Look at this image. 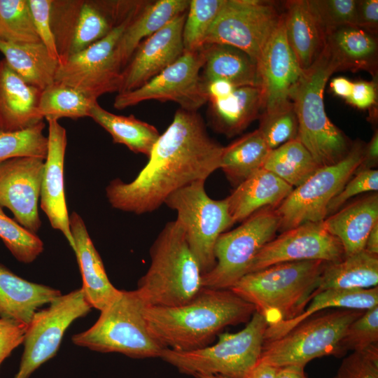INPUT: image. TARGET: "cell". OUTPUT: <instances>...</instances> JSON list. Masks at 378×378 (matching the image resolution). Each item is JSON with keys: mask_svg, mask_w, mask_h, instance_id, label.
<instances>
[{"mask_svg": "<svg viewBox=\"0 0 378 378\" xmlns=\"http://www.w3.org/2000/svg\"><path fill=\"white\" fill-rule=\"evenodd\" d=\"M222 149L209 135L197 111L180 108L136 177L129 183L115 178L106 186L108 201L122 211L152 212L174 191L194 181H206L220 169Z\"/></svg>", "mask_w": 378, "mask_h": 378, "instance_id": "6da1fadb", "label": "cell"}, {"mask_svg": "<svg viewBox=\"0 0 378 378\" xmlns=\"http://www.w3.org/2000/svg\"><path fill=\"white\" fill-rule=\"evenodd\" d=\"M254 306L230 289L203 288L178 307H145L144 317L153 337L164 347L188 351L206 346L225 327L247 323Z\"/></svg>", "mask_w": 378, "mask_h": 378, "instance_id": "7a4b0ae2", "label": "cell"}, {"mask_svg": "<svg viewBox=\"0 0 378 378\" xmlns=\"http://www.w3.org/2000/svg\"><path fill=\"white\" fill-rule=\"evenodd\" d=\"M326 262L302 260L273 265L245 274L230 289L252 304L268 326H274L303 312Z\"/></svg>", "mask_w": 378, "mask_h": 378, "instance_id": "3957f363", "label": "cell"}, {"mask_svg": "<svg viewBox=\"0 0 378 378\" xmlns=\"http://www.w3.org/2000/svg\"><path fill=\"white\" fill-rule=\"evenodd\" d=\"M150 255V266L136 289L146 307L181 306L203 288V274L176 219L166 223Z\"/></svg>", "mask_w": 378, "mask_h": 378, "instance_id": "277c9868", "label": "cell"}, {"mask_svg": "<svg viewBox=\"0 0 378 378\" xmlns=\"http://www.w3.org/2000/svg\"><path fill=\"white\" fill-rule=\"evenodd\" d=\"M335 71V66L323 50L315 63L303 71L290 94L298 121L297 138L320 167L342 160L353 145L330 120L325 111L324 89Z\"/></svg>", "mask_w": 378, "mask_h": 378, "instance_id": "5b68a950", "label": "cell"}, {"mask_svg": "<svg viewBox=\"0 0 378 378\" xmlns=\"http://www.w3.org/2000/svg\"><path fill=\"white\" fill-rule=\"evenodd\" d=\"M146 305L137 291L120 290L88 330L72 336L73 343L102 353L133 358H160L164 349L150 334L144 314Z\"/></svg>", "mask_w": 378, "mask_h": 378, "instance_id": "8992f818", "label": "cell"}, {"mask_svg": "<svg viewBox=\"0 0 378 378\" xmlns=\"http://www.w3.org/2000/svg\"><path fill=\"white\" fill-rule=\"evenodd\" d=\"M267 327L264 317L255 312L241 330L220 333L215 344L188 351L164 348L160 358L194 377L214 374L244 378L260 358Z\"/></svg>", "mask_w": 378, "mask_h": 378, "instance_id": "52a82bcc", "label": "cell"}, {"mask_svg": "<svg viewBox=\"0 0 378 378\" xmlns=\"http://www.w3.org/2000/svg\"><path fill=\"white\" fill-rule=\"evenodd\" d=\"M143 1L52 0L50 23L59 64L108 35Z\"/></svg>", "mask_w": 378, "mask_h": 378, "instance_id": "ba28073f", "label": "cell"}, {"mask_svg": "<svg viewBox=\"0 0 378 378\" xmlns=\"http://www.w3.org/2000/svg\"><path fill=\"white\" fill-rule=\"evenodd\" d=\"M315 314L283 336L265 342L259 362L276 368L304 367L326 356L342 357L341 341L348 326L363 310L340 309Z\"/></svg>", "mask_w": 378, "mask_h": 378, "instance_id": "9c48e42d", "label": "cell"}, {"mask_svg": "<svg viewBox=\"0 0 378 378\" xmlns=\"http://www.w3.org/2000/svg\"><path fill=\"white\" fill-rule=\"evenodd\" d=\"M204 183L199 180L179 188L164 203L177 213L176 220L203 274L215 265L214 247L218 237L234 224L226 199L210 198Z\"/></svg>", "mask_w": 378, "mask_h": 378, "instance_id": "30bf717a", "label": "cell"}, {"mask_svg": "<svg viewBox=\"0 0 378 378\" xmlns=\"http://www.w3.org/2000/svg\"><path fill=\"white\" fill-rule=\"evenodd\" d=\"M279 219L274 208L253 213L237 228L222 233L214 247L216 263L202 274L203 288L230 289L247 274L260 250L275 237Z\"/></svg>", "mask_w": 378, "mask_h": 378, "instance_id": "8fae6325", "label": "cell"}, {"mask_svg": "<svg viewBox=\"0 0 378 378\" xmlns=\"http://www.w3.org/2000/svg\"><path fill=\"white\" fill-rule=\"evenodd\" d=\"M364 144L353 143L340 162L320 167L274 208L279 219L278 231L284 232L307 223H320L327 217L332 199L342 190L360 164Z\"/></svg>", "mask_w": 378, "mask_h": 378, "instance_id": "7c38bea8", "label": "cell"}, {"mask_svg": "<svg viewBox=\"0 0 378 378\" xmlns=\"http://www.w3.org/2000/svg\"><path fill=\"white\" fill-rule=\"evenodd\" d=\"M283 14L272 1L224 0L203 45L235 47L256 63Z\"/></svg>", "mask_w": 378, "mask_h": 378, "instance_id": "4fadbf2b", "label": "cell"}, {"mask_svg": "<svg viewBox=\"0 0 378 378\" xmlns=\"http://www.w3.org/2000/svg\"><path fill=\"white\" fill-rule=\"evenodd\" d=\"M144 3L105 37L60 64L55 81L71 86L96 100L106 93H118L122 66L118 44L126 27Z\"/></svg>", "mask_w": 378, "mask_h": 378, "instance_id": "5bb4252c", "label": "cell"}, {"mask_svg": "<svg viewBox=\"0 0 378 378\" xmlns=\"http://www.w3.org/2000/svg\"><path fill=\"white\" fill-rule=\"evenodd\" d=\"M36 311L27 326L24 350L18 372L13 378H29L58 351L66 329L76 319L86 316L92 307L81 288L61 295Z\"/></svg>", "mask_w": 378, "mask_h": 378, "instance_id": "9a60e30c", "label": "cell"}, {"mask_svg": "<svg viewBox=\"0 0 378 378\" xmlns=\"http://www.w3.org/2000/svg\"><path fill=\"white\" fill-rule=\"evenodd\" d=\"M204 62L202 47L184 51L174 63L135 90L118 93L113 106L122 110L146 100L172 101L180 108L197 111L208 102L200 70Z\"/></svg>", "mask_w": 378, "mask_h": 378, "instance_id": "2e32d148", "label": "cell"}, {"mask_svg": "<svg viewBox=\"0 0 378 378\" xmlns=\"http://www.w3.org/2000/svg\"><path fill=\"white\" fill-rule=\"evenodd\" d=\"M342 244L322 222L307 223L282 232L267 242L253 260L248 273L288 262H336L344 257Z\"/></svg>", "mask_w": 378, "mask_h": 378, "instance_id": "e0dca14e", "label": "cell"}, {"mask_svg": "<svg viewBox=\"0 0 378 378\" xmlns=\"http://www.w3.org/2000/svg\"><path fill=\"white\" fill-rule=\"evenodd\" d=\"M44 162L31 156L0 162V206L8 209L15 220L34 234L41 226L38 206Z\"/></svg>", "mask_w": 378, "mask_h": 378, "instance_id": "ac0fdd59", "label": "cell"}, {"mask_svg": "<svg viewBox=\"0 0 378 378\" xmlns=\"http://www.w3.org/2000/svg\"><path fill=\"white\" fill-rule=\"evenodd\" d=\"M262 113H272L288 105L290 94L303 71L286 37L284 14L256 62Z\"/></svg>", "mask_w": 378, "mask_h": 378, "instance_id": "d6986e66", "label": "cell"}, {"mask_svg": "<svg viewBox=\"0 0 378 378\" xmlns=\"http://www.w3.org/2000/svg\"><path fill=\"white\" fill-rule=\"evenodd\" d=\"M186 13L178 15L139 44L122 70L118 93L139 88L183 54L182 31Z\"/></svg>", "mask_w": 378, "mask_h": 378, "instance_id": "ffe728a7", "label": "cell"}, {"mask_svg": "<svg viewBox=\"0 0 378 378\" xmlns=\"http://www.w3.org/2000/svg\"><path fill=\"white\" fill-rule=\"evenodd\" d=\"M48 122L47 155L44 162L40 206L53 229L59 230L74 251L64 189L66 132L57 120Z\"/></svg>", "mask_w": 378, "mask_h": 378, "instance_id": "44dd1931", "label": "cell"}, {"mask_svg": "<svg viewBox=\"0 0 378 378\" xmlns=\"http://www.w3.org/2000/svg\"><path fill=\"white\" fill-rule=\"evenodd\" d=\"M42 90L28 84L0 60V132L27 130L43 121L39 110Z\"/></svg>", "mask_w": 378, "mask_h": 378, "instance_id": "7402d4cb", "label": "cell"}, {"mask_svg": "<svg viewBox=\"0 0 378 378\" xmlns=\"http://www.w3.org/2000/svg\"><path fill=\"white\" fill-rule=\"evenodd\" d=\"M69 226L83 280L80 288L89 304L102 311L115 299L120 290L110 281L86 225L75 211L69 215Z\"/></svg>", "mask_w": 378, "mask_h": 378, "instance_id": "603a6c76", "label": "cell"}, {"mask_svg": "<svg viewBox=\"0 0 378 378\" xmlns=\"http://www.w3.org/2000/svg\"><path fill=\"white\" fill-rule=\"evenodd\" d=\"M324 50L336 71H366L377 78V35L353 25L340 27L326 34Z\"/></svg>", "mask_w": 378, "mask_h": 378, "instance_id": "cb8c5ba5", "label": "cell"}, {"mask_svg": "<svg viewBox=\"0 0 378 378\" xmlns=\"http://www.w3.org/2000/svg\"><path fill=\"white\" fill-rule=\"evenodd\" d=\"M284 16L287 42L300 69L304 71L322 54L326 34L310 9L307 0L286 1Z\"/></svg>", "mask_w": 378, "mask_h": 378, "instance_id": "d4e9b609", "label": "cell"}, {"mask_svg": "<svg viewBox=\"0 0 378 378\" xmlns=\"http://www.w3.org/2000/svg\"><path fill=\"white\" fill-rule=\"evenodd\" d=\"M377 223V192L340 208L322 221L325 229L342 244L345 256L364 249L367 237Z\"/></svg>", "mask_w": 378, "mask_h": 378, "instance_id": "484cf974", "label": "cell"}, {"mask_svg": "<svg viewBox=\"0 0 378 378\" xmlns=\"http://www.w3.org/2000/svg\"><path fill=\"white\" fill-rule=\"evenodd\" d=\"M61 295L59 290L29 281L0 263V318L28 326L38 307Z\"/></svg>", "mask_w": 378, "mask_h": 378, "instance_id": "4316f807", "label": "cell"}, {"mask_svg": "<svg viewBox=\"0 0 378 378\" xmlns=\"http://www.w3.org/2000/svg\"><path fill=\"white\" fill-rule=\"evenodd\" d=\"M293 189L276 175L261 168L225 198L230 216L234 223L263 208H276Z\"/></svg>", "mask_w": 378, "mask_h": 378, "instance_id": "83f0119b", "label": "cell"}, {"mask_svg": "<svg viewBox=\"0 0 378 378\" xmlns=\"http://www.w3.org/2000/svg\"><path fill=\"white\" fill-rule=\"evenodd\" d=\"M189 2V0L145 1L126 27L118 44L122 69L139 44L174 18L186 12Z\"/></svg>", "mask_w": 378, "mask_h": 378, "instance_id": "f1b7e54d", "label": "cell"}, {"mask_svg": "<svg viewBox=\"0 0 378 378\" xmlns=\"http://www.w3.org/2000/svg\"><path fill=\"white\" fill-rule=\"evenodd\" d=\"M209 102L210 123L227 137L244 131L262 112V93L258 86H241L225 99Z\"/></svg>", "mask_w": 378, "mask_h": 378, "instance_id": "f546056e", "label": "cell"}, {"mask_svg": "<svg viewBox=\"0 0 378 378\" xmlns=\"http://www.w3.org/2000/svg\"><path fill=\"white\" fill-rule=\"evenodd\" d=\"M204 62L200 77L204 84L222 79L235 87L258 86L256 63L245 52L235 47L220 43L202 46Z\"/></svg>", "mask_w": 378, "mask_h": 378, "instance_id": "4dcf8cb0", "label": "cell"}, {"mask_svg": "<svg viewBox=\"0 0 378 378\" xmlns=\"http://www.w3.org/2000/svg\"><path fill=\"white\" fill-rule=\"evenodd\" d=\"M377 284L378 255L363 249L339 261L326 262L312 299L326 290L368 289Z\"/></svg>", "mask_w": 378, "mask_h": 378, "instance_id": "1f68e13d", "label": "cell"}, {"mask_svg": "<svg viewBox=\"0 0 378 378\" xmlns=\"http://www.w3.org/2000/svg\"><path fill=\"white\" fill-rule=\"evenodd\" d=\"M0 52L28 84L43 90L55 81L59 60L41 42L17 43L0 39Z\"/></svg>", "mask_w": 378, "mask_h": 378, "instance_id": "d6a6232c", "label": "cell"}, {"mask_svg": "<svg viewBox=\"0 0 378 378\" xmlns=\"http://www.w3.org/2000/svg\"><path fill=\"white\" fill-rule=\"evenodd\" d=\"M302 313L288 321L268 326L265 342L276 340L312 315L330 308L367 310L378 306V286L368 289L326 290L314 295Z\"/></svg>", "mask_w": 378, "mask_h": 378, "instance_id": "836d02e7", "label": "cell"}, {"mask_svg": "<svg viewBox=\"0 0 378 378\" xmlns=\"http://www.w3.org/2000/svg\"><path fill=\"white\" fill-rule=\"evenodd\" d=\"M89 117L111 134L115 144L125 145L131 151L148 158L160 136L155 126L133 115L124 116L109 112L98 102L92 106Z\"/></svg>", "mask_w": 378, "mask_h": 378, "instance_id": "e575fe53", "label": "cell"}, {"mask_svg": "<svg viewBox=\"0 0 378 378\" xmlns=\"http://www.w3.org/2000/svg\"><path fill=\"white\" fill-rule=\"evenodd\" d=\"M258 130L223 147L220 169L235 188L262 168L270 152Z\"/></svg>", "mask_w": 378, "mask_h": 378, "instance_id": "d590c367", "label": "cell"}, {"mask_svg": "<svg viewBox=\"0 0 378 378\" xmlns=\"http://www.w3.org/2000/svg\"><path fill=\"white\" fill-rule=\"evenodd\" d=\"M262 168L272 172L293 188L303 183L320 167L296 138L271 150Z\"/></svg>", "mask_w": 378, "mask_h": 378, "instance_id": "8d00e7d4", "label": "cell"}, {"mask_svg": "<svg viewBox=\"0 0 378 378\" xmlns=\"http://www.w3.org/2000/svg\"><path fill=\"white\" fill-rule=\"evenodd\" d=\"M96 102L71 86L54 81L42 90L39 110L47 121H58L62 118L77 120L89 117Z\"/></svg>", "mask_w": 378, "mask_h": 378, "instance_id": "74e56055", "label": "cell"}, {"mask_svg": "<svg viewBox=\"0 0 378 378\" xmlns=\"http://www.w3.org/2000/svg\"><path fill=\"white\" fill-rule=\"evenodd\" d=\"M0 39L17 43L41 42L28 0H0Z\"/></svg>", "mask_w": 378, "mask_h": 378, "instance_id": "f35d334b", "label": "cell"}, {"mask_svg": "<svg viewBox=\"0 0 378 378\" xmlns=\"http://www.w3.org/2000/svg\"><path fill=\"white\" fill-rule=\"evenodd\" d=\"M224 0H190L183 27L184 51L200 49Z\"/></svg>", "mask_w": 378, "mask_h": 378, "instance_id": "ab89813d", "label": "cell"}, {"mask_svg": "<svg viewBox=\"0 0 378 378\" xmlns=\"http://www.w3.org/2000/svg\"><path fill=\"white\" fill-rule=\"evenodd\" d=\"M44 122L14 132H0V162L17 157H38L46 159L48 138L43 134Z\"/></svg>", "mask_w": 378, "mask_h": 378, "instance_id": "60d3db41", "label": "cell"}, {"mask_svg": "<svg viewBox=\"0 0 378 378\" xmlns=\"http://www.w3.org/2000/svg\"><path fill=\"white\" fill-rule=\"evenodd\" d=\"M0 239L20 262L31 263L43 251V242L36 235L8 217L0 206Z\"/></svg>", "mask_w": 378, "mask_h": 378, "instance_id": "b9f144b4", "label": "cell"}, {"mask_svg": "<svg viewBox=\"0 0 378 378\" xmlns=\"http://www.w3.org/2000/svg\"><path fill=\"white\" fill-rule=\"evenodd\" d=\"M259 118L258 130L270 150L298 137V121L292 102L278 111L262 113Z\"/></svg>", "mask_w": 378, "mask_h": 378, "instance_id": "7bdbcfd3", "label": "cell"}, {"mask_svg": "<svg viewBox=\"0 0 378 378\" xmlns=\"http://www.w3.org/2000/svg\"><path fill=\"white\" fill-rule=\"evenodd\" d=\"M378 346V306L365 310L347 328L341 341L344 356L349 351H363Z\"/></svg>", "mask_w": 378, "mask_h": 378, "instance_id": "ee69618b", "label": "cell"}, {"mask_svg": "<svg viewBox=\"0 0 378 378\" xmlns=\"http://www.w3.org/2000/svg\"><path fill=\"white\" fill-rule=\"evenodd\" d=\"M326 34L346 25L354 26L356 0H307Z\"/></svg>", "mask_w": 378, "mask_h": 378, "instance_id": "f6af8a7d", "label": "cell"}, {"mask_svg": "<svg viewBox=\"0 0 378 378\" xmlns=\"http://www.w3.org/2000/svg\"><path fill=\"white\" fill-rule=\"evenodd\" d=\"M336 378H378V346L353 351L344 358Z\"/></svg>", "mask_w": 378, "mask_h": 378, "instance_id": "bcb514c9", "label": "cell"}, {"mask_svg": "<svg viewBox=\"0 0 378 378\" xmlns=\"http://www.w3.org/2000/svg\"><path fill=\"white\" fill-rule=\"evenodd\" d=\"M378 190V171L375 169L356 171L342 190L332 199L327 209V216L338 211L350 198Z\"/></svg>", "mask_w": 378, "mask_h": 378, "instance_id": "7dc6e473", "label": "cell"}, {"mask_svg": "<svg viewBox=\"0 0 378 378\" xmlns=\"http://www.w3.org/2000/svg\"><path fill=\"white\" fill-rule=\"evenodd\" d=\"M34 27L41 42L59 60L50 23L52 0H28Z\"/></svg>", "mask_w": 378, "mask_h": 378, "instance_id": "c3c4849f", "label": "cell"}, {"mask_svg": "<svg viewBox=\"0 0 378 378\" xmlns=\"http://www.w3.org/2000/svg\"><path fill=\"white\" fill-rule=\"evenodd\" d=\"M27 326L19 321L0 318V365L12 351L23 343Z\"/></svg>", "mask_w": 378, "mask_h": 378, "instance_id": "681fc988", "label": "cell"}, {"mask_svg": "<svg viewBox=\"0 0 378 378\" xmlns=\"http://www.w3.org/2000/svg\"><path fill=\"white\" fill-rule=\"evenodd\" d=\"M377 99V80L373 79L372 81L353 82L352 90L346 102L358 108L366 109L374 106Z\"/></svg>", "mask_w": 378, "mask_h": 378, "instance_id": "f907efd6", "label": "cell"}, {"mask_svg": "<svg viewBox=\"0 0 378 378\" xmlns=\"http://www.w3.org/2000/svg\"><path fill=\"white\" fill-rule=\"evenodd\" d=\"M354 26L377 35V0H356Z\"/></svg>", "mask_w": 378, "mask_h": 378, "instance_id": "816d5d0a", "label": "cell"}, {"mask_svg": "<svg viewBox=\"0 0 378 378\" xmlns=\"http://www.w3.org/2000/svg\"><path fill=\"white\" fill-rule=\"evenodd\" d=\"M203 85L208 102L225 99L237 88L230 82L222 79L211 80Z\"/></svg>", "mask_w": 378, "mask_h": 378, "instance_id": "f5cc1de1", "label": "cell"}, {"mask_svg": "<svg viewBox=\"0 0 378 378\" xmlns=\"http://www.w3.org/2000/svg\"><path fill=\"white\" fill-rule=\"evenodd\" d=\"M378 164V132L376 130L370 141L364 144L360 164L356 171L375 169Z\"/></svg>", "mask_w": 378, "mask_h": 378, "instance_id": "db71d44e", "label": "cell"}, {"mask_svg": "<svg viewBox=\"0 0 378 378\" xmlns=\"http://www.w3.org/2000/svg\"><path fill=\"white\" fill-rule=\"evenodd\" d=\"M330 87L335 95L346 99L351 94L353 82L344 77H337L331 80Z\"/></svg>", "mask_w": 378, "mask_h": 378, "instance_id": "11a10c76", "label": "cell"}, {"mask_svg": "<svg viewBox=\"0 0 378 378\" xmlns=\"http://www.w3.org/2000/svg\"><path fill=\"white\" fill-rule=\"evenodd\" d=\"M277 369L269 364L258 361L244 378H275Z\"/></svg>", "mask_w": 378, "mask_h": 378, "instance_id": "9f6ffc18", "label": "cell"}, {"mask_svg": "<svg viewBox=\"0 0 378 378\" xmlns=\"http://www.w3.org/2000/svg\"><path fill=\"white\" fill-rule=\"evenodd\" d=\"M304 368V367L297 365L279 368L275 378H307Z\"/></svg>", "mask_w": 378, "mask_h": 378, "instance_id": "6f0895ef", "label": "cell"}, {"mask_svg": "<svg viewBox=\"0 0 378 378\" xmlns=\"http://www.w3.org/2000/svg\"><path fill=\"white\" fill-rule=\"evenodd\" d=\"M364 250L370 253L378 255V223L370 230L365 241Z\"/></svg>", "mask_w": 378, "mask_h": 378, "instance_id": "680465c9", "label": "cell"}, {"mask_svg": "<svg viewBox=\"0 0 378 378\" xmlns=\"http://www.w3.org/2000/svg\"><path fill=\"white\" fill-rule=\"evenodd\" d=\"M196 378H227L221 375L214 374H198L195 376Z\"/></svg>", "mask_w": 378, "mask_h": 378, "instance_id": "91938a15", "label": "cell"}, {"mask_svg": "<svg viewBox=\"0 0 378 378\" xmlns=\"http://www.w3.org/2000/svg\"><path fill=\"white\" fill-rule=\"evenodd\" d=\"M333 378H336L335 377H334Z\"/></svg>", "mask_w": 378, "mask_h": 378, "instance_id": "94428289", "label": "cell"}]
</instances>
